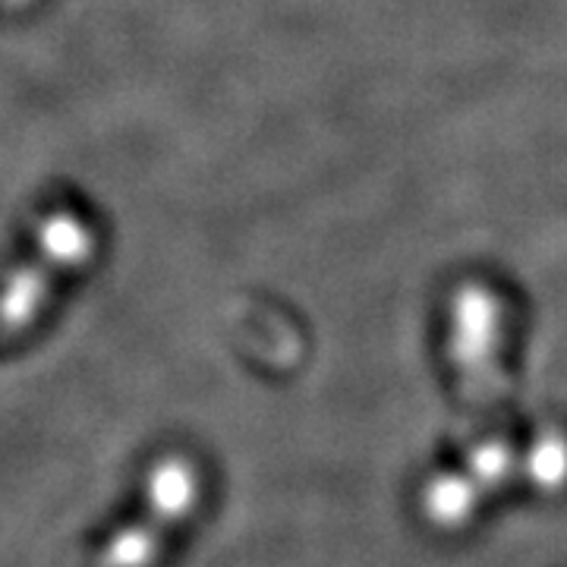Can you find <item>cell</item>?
<instances>
[{
    "label": "cell",
    "mask_w": 567,
    "mask_h": 567,
    "mask_svg": "<svg viewBox=\"0 0 567 567\" xmlns=\"http://www.w3.org/2000/svg\"><path fill=\"white\" fill-rule=\"evenodd\" d=\"M511 483H524V451L505 439H488L473 447L457 470L432 476L420 495V507L432 527L461 529L476 517L486 498Z\"/></svg>",
    "instance_id": "6da1fadb"
},
{
    "label": "cell",
    "mask_w": 567,
    "mask_h": 567,
    "mask_svg": "<svg viewBox=\"0 0 567 567\" xmlns=\"http://www.w3.org/2000/svg\"><path fill=\"white\" fill-rule=\"evenodd\" d=\"M502 322L486 293H464L454 306L451 324V360L464 382V394L488 401L505 388L502 372Z\"/></svg>",
    "instance_id": "7a4b0ae2"
},
{
    "label": "cell",
    "mask_w": 567,
    "mask_h": 567,
    "mask_svg": "<svg viewBox=\"0 0 567 567\" xmlns=\"http://www.w3.org/2000/svg\"><path fill=\"white\" fill-rule=\"evenodd\" d=\"M524 483L539 492L567 486V435L548 432L524 447Z\"/></svg>",
    "instance_id": "3957f363"
}]
</instances>
